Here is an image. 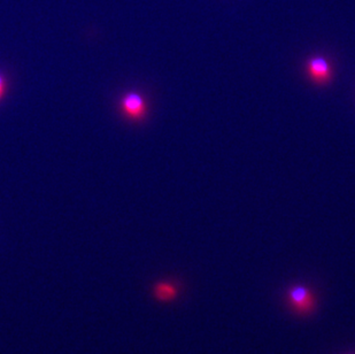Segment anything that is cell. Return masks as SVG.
<instances>
[{
    "mask_svg": "<svg viewBox=\"0 0 355 354\" xmlns=\"http://www.w3.org/2000/svg\"><path fill=\"white\" fill-rule=\"evenodd\" d=\"M121 110L130 120H143L148 112V107L141 94L129 92L121 101Z\"/></svg>",
    "mask_w": 355,
    "mask_h": 354,
    "instance_id": "cell-1",
    "label": "cell"
},
{
    "mask_svg": "<svg viewBox=\"0 0 355 354\" xmlns=\"http://www.w3.org/2000/svg\"><path fill=\"white\" fill-rule=\"evenodd\" d=\"M288 301L292 307L302 314H307L313 311L315 306V298L312 291L305 287H292L288 292Z\"/></svg>",
    "mask_w": 355,
    "mask_h": 354,
    "instance_id": "cell-2",
    "label": "cell"
},
{
    "mask_svg": "<svg viewBox=\"0 0 355 354\" xmlns=\"http://www.w3.org/2000/svg\"><path fill=\"white\" fill-rule=\"evenodd\" d=\"M309 76L316 83H327L331 77V68L328 61L323 58H313L307 64Z\"/></svg>",
    "mask_w": 355,
    "mask_h": 354,
    "instance_id": "cell-3",
    "label": "cell"
},
{
    "mask_svg": "<svg viewBox=\"0 0 355 354\" xmlns=\"http://www.w3.org/2000/svg\"><path fill=\"white\" fill-rule=\"evenodd\" d=\"M153 294L159 301H171L178 297V287L169 282H160L155 284Z\"/></svg>",
    "mask_w": 355,
    "mask_h": 354,
    "instance_id": "cell-4",
    "label": "cell"
},
{
    "mask_svg": "<svg viewBox=\"0 0 355 354\" xmlns=\"http://www.w3.org/2000/svg\"><path fill=\"white\" fill-rule=\"evenodd\" d=\"M5 91H6V82H5V78L0 75V99L5 94Z\"/></svg>",
    "mask_w": 355,
    "mask_h": 354,
    "instance_id": "cell-5",
    "label": "cell"
}]
</instances>
